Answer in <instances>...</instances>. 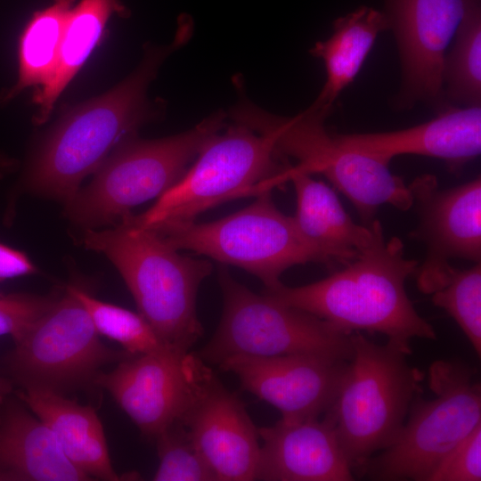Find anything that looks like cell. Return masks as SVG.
I'll list each match as a JSON object with an SVG mask.
<instances>
[{"label":"cell","mask_w":481,"mask_h":481,"mask_svg":"<svg viewBox=\"0 0 481 481\" xmlns=\"http://www.w3.org/2000/svg\"><path fill=\"white\" fill-rule=\"evenodd\" d=\"M359 255L320 281L298 287L281 284L264 294L310 313L346 333H381L406 354L412 338L436 339L434 327L415 309L405 282L419 262L407 258L398 237L385 238L380 222Z\"/></svg>","instance_id":"obj_1"},{"label":"cell","mask_w":481,"mask_h":481,"mask_svg":"<svg viewBox=\"0 0 481 481\" xmlns=\"http://www.w3.org/2000/svg\"><path fill=\"white\" fill-rule=\"evenodd\" d=\"M192 33V25L183 20L173 41L148 46L139 66L122 82L66 112L35 153L23 181L25 190L64 203L70 200L110 152L154 118L148 87L162 62Z\"/></svg>","instance_id":"obj_2"},{"label":"cell","mask_w":481,"mask_h":481,"mask_svg":"<svg viewBox=\"0 0 481 481\" xmlns=\"http://www.w3.org/2000/svg\"><path fill=\"white\" fill-rule=\"evenodd\" d=\"M82 243L115 265L138 314L167 346L190 351L202 337L196 298L213 264L182 255L148 228L121 220L112 228L85 229Z\"/></svg>","instance_id":"obj_3"},{"label":"cell","mask_w":481,"mask_h":481,"mask_svg":"<svg viewBox=\"0 0 481 481\" xmlns=\"http://www.w3.org/2000/svg\"><path fill=\"white\" fill-rule=\"evenodd\" d=\"M230 117L236 124L270 136L281 158L297 160L285 170L287 182L293 174L322 175L352 203L364 225L374 220L383 205L400 211L412 208L409 186L390 171L389 163L339 144L326 128V118L317 113L306 109L296 116L283 117L241 98Z\"/></svg>","instance_id":"obj_4"},{"label":"cell","mask_w":481,"mask_h":481,"mask_svg":"<svg viewBox=\"0 0 481 481\" xmlns=\"http://www.w3.org/2000/svg\"><path fill=\"white\" fill-rule=\"evenodd\" d=\"M350 339L353 355L324 417L353 473L362 474L369 461L400 435L423 374L392 343L378 345L360 331L352 332Z\"/></svg>","instance_id":"obj_5"},{"label":"cell","mask_w":481,"mask_h":481,"mask_svg":"<svg viewBox=\"0 0 481 481\" xmlns=\"http://www.w3.org/2000/svg\"><path fill=\"white\" fill-rule=\"evenodd\" d=\"M225 116L216 111L191 129L161 139L135 136L125 141L96 170L91 183L65 203L66 216L85 229L117 224L133 208L173 186L203 143L224 128Z\"/></svg>","instance_id":"obj_6"},{"label":"cell","mask_w":481,"mask_h":481,"mask_svg":"<svg viewBox=\"0 0 481 481\" xmlns=\"http://www.w3.org/2000/svg\"><path fill=\"white\" fill-rule=\"evenodd\" d=\"M256 196L248 207L212 222L160 223L146 228L179 251L189 250L250 273L265 289L281 286V274L294 265L329 266L299 232L293 217L275 206L271 191Z\"/></svg>","instance_id":"obj_7"},{"label":"cell","mask_w":481,"mask_h":481,"mask_svg":"<svg viewBox=\"0 0 481 481\" xmlns=\"http://www.w3.org/2000/svg\"><path fill=\"white\" fill-rule=\"evenodd\" d=\"M221 131L203 143L196 161L153 206L122 219L143 228L194 221L215 206L281 184L289 163H283L286 159L277 154L270 136L236 123Z\"/></svg>","instance_id":"obj_8"},{"label":"cell","mask_w":481,"mask_h":481,"mask_svg":"<svg viewBox=\"0 0 481 481\" xmlns=\"http://www.w3.org/2000/svg\"><path fill=\"white\" fill-rule=\"evenodd\" d=\"M433 398L418 392L396 440L373 456L361 475L385 481H428L462 439L481 424V386L477 371L458 360H438L428 369Z\"/></svg>","instance_id":"obj_9"},{"label":"cell","mask_w":481,"mask_h":481,"mask_svg":"<svg viewBox=\"0 0 481 481\" xmlns=\"http://www.w3.org/2000/svg\"><path fill=\"white\" fill-rule=\"evenodd\" d=\"M223 294L219 325L199 355L219 364L233 355L270 357L319 354L350 360L351 333L306 311L258 295L237 281L223 265L218 270Z\"/></svg>","instance_id":"obj_10"},{"label":"cell","mask_w":481,"mask_h":481,"mask_svg":"<svg viewBox=\"0 0 481 481\" xmlns=\"http://www.w3.org/2000/svg\"><path fill=\"white\" fill-rule=\"evenodd\" d=\"M5 365L23 388L61 394L94 385L103 365L132 355L106 346L81 302L66 289L16 342Z\"/></svg>","instance_id":"obj_11"},{"label":"cell","mask_w":481,"mask_h":481,"mask_svg":"<svg viewBox=\"0 0 481 481\" xmlns=\"http://www.w3.org/2000/svg\"><path fill=\"white\" fill-rule=\"evenodd\" d=\"M216 378L199 355L166 346L131 356L94 384L105 388L147 437L182 421Z\"/></svg>","instance_id":"obj_12"},{"label":"cell","mask_w":481,"mask_h":481,"mask_svg":"<svg viewBox=\"0 0 481 481\" xmlns=\"http://www.w3.org/2000/svg\"><path fill=\"white\" fill-rule=\"evenodd\" d=\"M408 186L418 215L409 235L426 249L415 272L417 286L431 295L447 281L451 259L481 260V178L442 190L436 175L425 174Z\"/></svg>","instance_id":"obj_13"},{"label":"cell","mask_w":481,"mask_h":481,"mask_svg":"<svg viewBox=\"0 0 481 481\" xmlns=\"http://www.w3.org/2000/svg\"><path fill=\"white\" fill-rule=\"evenodd\" d=\"M469 0H385L384 13L397 44L402 82L395 105L419 102L445 108V53Z\"/></svg>","instance_id":"obj_14"},{"label":"cell","mask_w":481,"mask_h":481,"mask_svg":"<svg viewBox=\"0 0 481 481\" xmlns=\"http://www.w3.org/2000/svg\"><path fill=\"white\" fill-rule=\"evenodd\" d=\"M350 360L319 354L233 355L218 366L243 389L270 404L281 419H318L334 403Z\"/></svg>","instance_id":"obj_15"},{"label":"cell","mask_w":481,"mask_h":481,"mask_svg":"<svg viewBox=\"0 0 481 481\" xmlns=\"http://www.w3.org/2000/svg\"><path fill=\"white\" fill-rule=\"evenodd\" d=\"M216 480H257L258 428L240 398L216 377L182 420Z\"/></svg>","instance_id":"obj_16"},{"label":"cell","mask_w":481,"mask_h":481,"mask_svg":"<svg viewBox=\"0 0 481 481\" xmlns=\"http://www.w3.org/2000/svg\"><path fill=\"white\" fill-rule=\"evenodd\" d=\"M333 134L342 146L387 163L401 155L426 156L443 160L451 173L458 174L481 152V108L448 105L436 118L404 129Z\"/></svg>","instance_id":"obj_17"},{"label":"cell","mask_w":481,"mask_h":481,"mask_svg":"<svg viewBox=\"0 0 481 481\" xmlns=\"http://www.w3.org/2000/svg\"><path fill=\"white\" fill-rule=\"evenodd\" d=\"M263 440L257 480L352 481L354 475L336 432L322 420L281 419L258 428Z\"/></svg>","instance_id":"obj_18"},{"label":"cell","mask_w":481,"mask_h":481,"mask_svg":"<svg viewBox=\"0 0 481 481\" xmlns=\"http://www.w3.org/2000/svg\"><path fill=\"white\" fill-rule=\"evenodd\" d=\"M51 429L16 402L0 414V480L85 481Z\"/></svg>","instance_id":"obj_19"},{"label":"cell","mask_w":481,"mask_h":481,"mask_svg":"<svg viewBox=\"0 0 481 481\" xmlns=\"http://www.w3.org/2000/svg\"><path fill=\"white\" fill-rule=\"evenodd\" d=\"M289 181L295 189L297 208L292 217L299 232L323 255L329 267L355 259L371 238V223H355L333 188L311 175L293 174Z\"/></svg>","instance_id":"obj_20"},{"label":"cell","mask_w":481,"mask_h":481,"mask_svg":"<svg viewBox=\"0 0 481 481\" xmlns=\"http://www.w3.org/2000/svg\"><path fill=\"white\" fill-rule=\"evenodd\" d=\"M53 432L68 459L90 477L120 480L110 459L102 423L94 409L52 391L23 388L17 392Z\"/></svg>","instance_id":"obj_21"},{"label":"cell","mask_w":481,"mask_h":481,"mask_svg":"<svg viewBox=\"0 0 481 481\" xmlns=\"http://www.w3.org/2000/svg\"><path fill=\"white\" fill-rule=\"evenodd\" d=\"M329 38L316 42L310 50L322 60L326 80L307 110L326 118L338 95L359 73L379 34L389 29V23L384 12L362 5L335 20Z\"/></svg>","instance_id":"obj_22"},{"label":"cell","mask_w":481,"mask_h":481,"mask_svg":"<svg viewBox=\"0 0 481 481\" xmlns=\"http://www.w3.org/2000/svg\"><path fill=\"white\" fill-rule=\"evenodd\" d=\"M114 14L124 18L128 16L129 11L120 0H80L72 7L65 24L54 74L33 97L37 105L35 116L37 124L48 119L56 100L86 61Z\"/></svg>","instance_id":"obj_23"},{"label":"cell","mask_w":481,"mask_h":481,"mask_svg":"<svg viewBox=\"0 0 481 481\" xmlns=\"http://www.w3.org/2000/svg\"><path fill=\"white\" fill-rule=\"evenodd\" d=\"M75 0H53L34 13L19 41V75L7 101L31 86H45L56 69L65 24Z\"/></svg>","instance_id":"obj_24"},{"label":"cell","mask_w":481,"mask_h":481,"mask_svg":"<svg viewBox=\"0 0 481 481\" xmlns=\"http://www.w3.org/2000/svg\"><path fill=\"white\" fill-rule=\"evenodd\" d=\"M451 43L444 61V98L463 106H480V0H469Z\"/></svg>","instance_id":"obj_25"},{"label":"cell","mask_w":481,"mask_h":481,"mask_svg":"<svg viewBox=\"0 0 481 481\" xmlns=\"http://www.w3.org/2000/svg\"><path fill=\"white\" fill-rule=\"evenodd\" d=\"M66 289L85 306L98 333L117 341L132 355L167 346L141 314L102 302L75 285H68Z\"/></svg>","instance_id":"obj_26"},{"label":"cell","mask_w":481,"mask_h":481,"mask_svg":"<svg viewBox=\"0 0 481 481\" xmlns=\"http://www.w3.org/2000/svg\"><path fill=\"white\" fill-rule=\"evenodd\" d=\"M432 295L464 332L478 357L481 355V263L467 269L453 267L444 286Z\"/></svg>","instance_id":"obj_27"},{"label":"cell","mask_w":481,"mask_h":481,"mask_svg":"<svg viewBox=\"0 0 481 481\" xmlns=\"http://www.w3.org/2000/svg\"><path fill=\"white\" fill-rule=\"evenodd\" d=\"M159 467L155 481H215L211 468L196 447L186 427L180 421L156 437Z\"/></svg>","instance_id":"obj_28"},{"label":"cell","mask_w":481,"mask_h":481,"mask_svg":"<svg viewBox=\"0 0 481 481\" xmlns=\"http://www.w3.org/2000/svg\"><path fill=\"white\" fill-rule=\"evenodd\" d=\"M60 297L57 291L45 296L0 294V336L10 335L16 342L54 306Z\"/></svg>","instance_id":"obj_29"},{"label":"cell","mask_w":481,"mask_h":481,"mask_svg":"<svg viewBox=\"0 0 481 481\" xmlns=\"http://www.w3.org/2000/svg\"><path fill=\"white\" fill-rule=\"evenodd\" d=\"M480 480L481 424L449 452L428 478V481Z\"/></svg>","instance_id":"obj_30"},{"label":"cell","mask_w":481,"mask_h":481,"mask_svg":"<svg viewBox=\"0 0 481 481\" xmlns=\"http://www.w3.org/2000/svg\"><path fill=\"white\" fill-rule=\"evenodd\" d=\"M37 271L26 254L0 243V281L35 273Z\"/></svg>","instance_id":"obj_31"},{"label":"cell","mask_w":481,"mask_h":481,"mask_svg":"<svg viewBox=\"0 0 481 481\" xmlns=\"http://www.w3.org/2000/svg\"><path fill=\"white\" fill-rule=\"evenodd\" d=\"M18 166L19 163L16 159L0 153V179L13 173Z\"/></svg>","instance_id":"obj_32"},{"label":"cell","mask_w":481,"mask_h":481,"mask_svg":"<svg viewBox=\"0 0 481 481\" xmlns=\"http://www.w3.org/2000/svg\"><path fill=\"white\" fill-rule=\"evenodd\" d=\"M12 390V384L7 379L0 377V405L4 404V399H6Z\"/></svg>","instance_id":"obj_33"}]
</instances>
